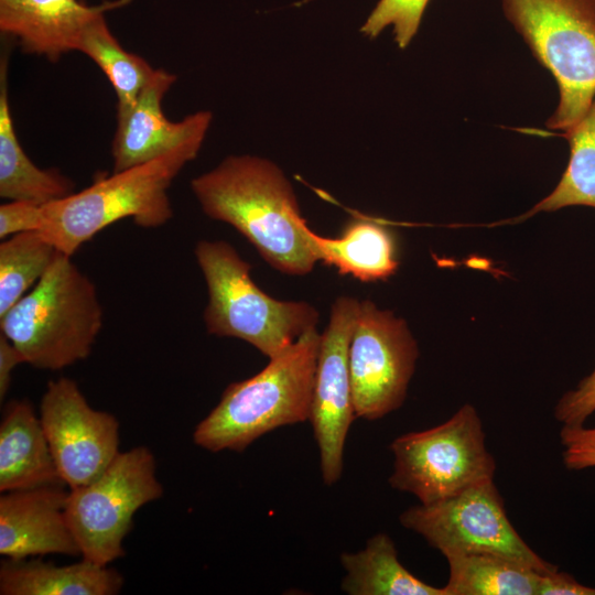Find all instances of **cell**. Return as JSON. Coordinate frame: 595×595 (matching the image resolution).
Here are the masks:
<instances>
[{"mask_svg": "<svg viewBox=\"0 0 595 595\" xmlns=\"http://www.w3.org/2000/svg\"><path fill=\"white\" fill-rule=\"evenodd\" d=\"M23 358L11 340L0 333V400L2 401L9 390L11 375L14 368L22 364Z\"/></svg>", "mask_w": 595, "mask_h": 595, "instance_id": "obj_30", "label": "cell"}, {"mask_svg": "<svg viewBox=\"0 0 595 595\" xmlns=\"http://www.w3.org/2000/svg\"><path fill=\"white\" fill-rule=\"evenodd\" d=\"M208 128H201L160 156L113 172L67 197L43 205L40 232L60 252L73 255L99 231L125 218L159 228L173 217L167 191L196 158Z\"/></svg>", "mask_w": 595, "mask_h": 595, "instance_id": "obj_2", "label": "cell"}, {"mask_svg": "<svg viewBox=\"0 0 595 595\" xmlns=\"http://www.w3.org/2000/svg\"><path fill=\"white\" fill-rule=\"evenodd\" d=\"M130 1L88 6L78 0H0V31L15 40L23 52L57 62L76 51L94 18Z\"/></svg>", "mask_w": 595, "mask_h": 595, "instance_id": "obj_15", "label": "cell"}, {"mask_svg": "<svg viewBox=\"0 0 595 595\" xmlns=\"http://www.w3.org/2000/svg\"><path fill=\"white\" fill-rule=\"evenodd\" d=\"M448 563L446 595H538L543 574L490 552L457 553Z\"/></svg>", "mask_w": 595, "mask_h": 595, "instance_id": "obj_21", "label": "cell"}, {"mask_svg": "<svg viewBox=\"0 0 595 595\" xmlns=\"http://www.w3.org/2000/svg\"><path fill=\"white\" fill-rule=\"evenodd\" d=\"M390 450V486L414 495L423 505L494 480L496 463L486 447L482 420L470 404L440 425L398 436Z\"/></svg>", "mask_w": 595, "mask_h": 595, "instance_id": "obj_7", "label": "cell"}, {"mask_svg": "<svg viewBox=\"0 0 595 595\" xmlns=\"http://www.w3.org/2000/svg\"><path fill=\"white\" fill-rule=\"evenodd\" d=\"M307 235L318 259L363 282L386 280L398 268L391 231L371 219L350 221L336 238L322 237L311 228Z\"/></svg>", "mask_w": 595, "mask_h": 595, "instance_id": "obj_19", "label": "cell"}, {"mask_svg": "<svg viewBox=\"0 0 595 595\" xmlns=\"http://www.w3.org/2000/svg\"><path fill=\"white\" fill-rule=\"evenodd\" d=\"M43 217V205L28 201H8L0 206V238L39 231Z\"/></svg>", "mask_w": 595, "mask_h": 595, "instance_id": "obj_28", "label": "cell"}, {"mask_svg": "<svg viewBox=\"0 0 595 595\" xmlns=\"http://www.w3.org/2000/svg\"><path fill=\"white\" fill-rule=\"evenodd\" d=\"M162 495L154 455L145 446L119 452L98 477L69 489L66 517L83 559L109 565L123 556L134 513Z\"/></svg>", "mask_w": 595, "mask_h": 595, "instance_id": "obj_8", "label": "cell"}, {"mask_svg": "<svg viewBox=\"0 0 595 595\" xmlns=\"http://www.w3.org/2000/svg\"><path fill=\"white\" fill-rule=\"evenodd\" d=\"M194 253L207 288L208 334L242 339L271 359L316 327L313 305L266 294L252 280L251 266L229 242L201 240Z\"/></svg>", "mask_w": 595, "mask_h": 595, "instance_id": "obj_5", "label": "cell"}, {"mask_svg": "<svg viewBox=\"0 0 595 595\" xmlns=\"http://www.w3.org/2000/svg\"><path fill=\"white\" fill-rule=\"evenodd\" d=\"M76 51L94 61L112 85L117 95V117L131 109L156 69L120 45L107 25L105 13L98 14L85 28Z\"/></svg>", "mask_w": 595, "mask_h": 595, "instance_id": "obj_22", "label": "cell"}, {"mask_svg": "<svg viewBox=\"0 0 595 595\" xmlns=\"http://www.w3.org/2000/svg\"><path fill=\"white\" fill-rule=\"evenodd\" d=\"M595 412V369L584 378L576 389L565 393L558 402L554 416L566 426L584 425Z\"/></svg>", "mask_w": 595, "mask_h": 595, "instance_id": "obj_26", "label": "cell"}, {"mask_svg": "<svg viewBox=\"0 0 595 595\" xmlns=\"http://www.w3.org/2000/svg\"><path fill=\"white\" fill-rule=\"evenodd\" d=\"M191 188L209 218L237 229L275 270L304 275L318 262L294 191L271 161L230 155Z\"/></svg>", "mask_w": 595, "mask_h": 595, "instance_id": "obj_1", "label": "cell"}, {"mask_svg": "<svg viewBox=\"0 0 595 595\" xmlns=\"http://www.w3.org/2000/svg\"><path fill=\"white\" fill-rule=\"evenodd\" d=\"M102 323L94 282L58 251L42 279L0 316V333L25 364L54 371L86 359Z\"/></svg>", "mask_w": 595, "mask_h": 595, "instance_id": "obj_4", "label": "cell"}, {"mask_svg": "<svg viewBox=\"0 0 595 595\" xmlns=\"http://www.w3.org/2000/svg\"><path fill=\"white\" fill-rule=\"evenodd\" d=\"M8 56L0 65V196L7 201L47 204L75 192V183L57 170L36 166L15 133L8 97Z\"/></svg>", "mask_w": 595, "mask_h": 595, "instance_id": "obj_18", "label": "cell"}, {"mask_svg": "<svg viewBox=\"0 0 595 595\" xmlns=\"http://www.w3.org/2000/svg\"><path fill=\"white\" fill-rule=\"evenodd\" d=\"M429 1L379 0L361 26V32L376 37L386 28L392 26L396 43L404 48L418 32Z\"/></svg>", "mask_w": 595, "mask_h": 595, "instance_id": "obj_25", "label": "cell"}, {"mask_svg": "<svg viewBox=\"0 0 595 595\" xmlns=\"http://www.w3.org/2000/svg\"><path fill=\"white\" fill-rule=\"evenodd\" d=\"M68 493L64 486L1 493L0 554L9 559L79 555L66 517Z\"/></svg>", "mask_w": 595, "mask_h": 595, "instance_id": "obj_13", "label": "cell"}, {"mask_svg": "<svg viewBox=\"0 0 595 595\" xmlns=\"http://www.w3.org/2000/svg\"><path fill=\"white\" fill-rule=\"evenodd\" d=\"M39 416L60 476L69 489L94 480L120 452L116 416L91 408L69 378L48 381Z\"/></svg>", "mask_w": 595, "mask_h": 595, "instance_id": "obj_11", "label": "cell"}, {"mask_svg": "<svg viewBox=\"0 0 595 595\" xmlns=\"http://www.w3.org/2000/svg\"><path fill=\"white\" fill-rule=\"evenodd\" d=\"M121 574L108 565L83 559L56 565L40 559H9L0 565L1 595H115Z\"/></svg>", "mask_w": 595, "mask_h": 595, "instance_id": "obj_17", "label": "cell"}, {"mask_svg": "<svg viewBox=\"0 0 595 595\" xmlns=\"http://www.w3.org/2000/svg\"><path fill=\"white\" fill-rule=\"evenodd\" d=\"M399 521L444 556L490 552L541 574L558 570L556 565L537 554L516 531L494 480L433 504L410 507L400 515Z\"/></svg>", "mask_w": 595, "mask_h": 595, "instance_id": "obj_9", "label": "cell"}, {"mask_svg": "<svg viewBox=\"0 0 595 595\" xmlns=\"http://www.w3.org/2000/svg\"><path fill=\"white\" fill-rule=\"evenodd\" d=\"M563 463L567 469L595 467V425H563L561 433Z\"/></svg>", "mask_w": 595, "mask_h": 595, "instance_id": "obj_27", "label": "cell"}, {"mask_svg": "<svg viewBox=\"0 0 595 595\" xmlns=\"http://www.w3.org/2000/svg\"><path fill=\"white\" fill-rule=\"evenodd\" d=\"M359 303L339 296L331 309L329 322L321 334L315 381L309 421L320 450L325 485L342 476L344 446L356 416L349 370V345Z\"/></svg>", "mask_w": 595, "mask_h": 595, "instance_id": "obj_12", "label": "cell"}, {"mask_svg": "<svg viewBox=\"0 0 595 595\" xmlns=\"http://www.w3.org/2000/svg\"><path fill=\"white\" fill-rule=\"evenodd\" d=\"M418 354L402 318L369 300L360 301L349 345L357 418L378 420L402 405Z\"/></svg>", "mask_w": 595, "mask_h": 595, "instance_id": "obj_10", "label": "cell"}, {"mask_svg": "<svg viewBox=\"0 0 595 595\" xmlns=\"http://www.w3.org/2000/svg\"><path fill=\"white\" fill-rule=\"evenodd\" d=\"M340 563V587L348 595H446L444 587L426 584L401 564L387 533L372 536L358 552L342 553Z\"/></svg>", "mask_w": 595, "mask_h": 595, "instance_id": "obj_20", "label": "cell"}, {"mask_svg": "<svg viewBox=\"0 0 595 595\" xmlns=\"http://www.w3.org/2000/svg\"><path fill=\"white\" fill-rule=\"evenodd\" d=\"M321 334L313 327L257 375L230 383L196 425L194 443L209 452H242L257 439L310 419Z\"/></svg>", "mask_w": 595, "mask_h": 595, "instance_id": "obj_3", "label": "cell"}, {"mask_svg": "<svg viewBox=\"0 0 595 595\" xmlns=\"http://www.w3.org/2000/svg\"><path fill=\"white\" fill-rule=\"evenodd\" d=\"M501 6L558 84L559 105L547 127L567 130L595 98V0H501Z\"/></svg>", "mask_w": 595, "mask_h": 595, "instance_id": "obj_6", "label": "cell"}, {"mask_svg": "<svg viewBox=\"0 0 595 595\" xmlns=\"http://www.w3.org/2000/svg\"><path fill=\"white\" fill-rule=\"evenodd\" d=\"M175 80L176 75L156 68L131 109L117 117L111 143L113 172L153 160L196 130L209 128L212 113L207 110L196 111L177 122L165 117L162 101Z\"/></svg>", "mask_w": 595, "mask_h": 595, "instance_id": "obj_14", "label": "cell"}, {"mask_svg": "<svg viewBox=\"0 0 595 595\" xmlns=\"http://www.w3.org/2000/svg\"><path fill=\"white\" fill-rule=\"evenodd\" d=\"M0 244V316L46 273L58 250L40 232L26 231Z\"/></svg>", "mask_w": 595, "mask_h": 595, "instance_id": "obj_24", "label": "cell"}, {"mask_svg": "<svg viewBox=\"0 0 595 595\" xmlns=\"http://www.w3.org/2000/svg\"><path fill=\"white\" fill-rule=\"evenodd\" d=\"M64 485L40 416L26 400L11 401L0 424V491Z\"/></svg>", "mask_w": 595, "mask_h": 595, "instance_id": "obj_16", "label": "cell"}, {"mask_svg": "<svg viewBox=\"0 0 595 595\" xmlns=\"http://www.w3.org/2000/svg\"><path fill=\"white\" fill-rule=\"evenodd\" d=\"M562 136L570 144V160L556 187L517 223L539 212H553L562 207L584 205L595 207V98L585 115Z\"/></svg>", "mask_w": 595, "mask_h": 595, "instance_id": "obj_23", "label": "cell"}, {"mask_svg": "<svg viewBox=\"0 0 595 595\" xmlns=\"http://www.w3.org/2000/svg\"><path fill=\"white\" fill-rule=\"evenodd\" d=\"M538 595H595V587L586 586L572 575L556 570L541 576Z\"/></svg>", "mask_w": 595, "mask_h": 595, "instance_id": "obj_29", "label": "cell"}]
</instances>
